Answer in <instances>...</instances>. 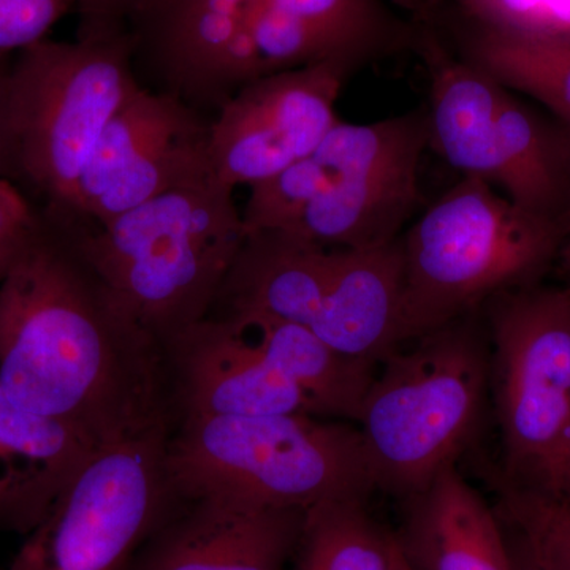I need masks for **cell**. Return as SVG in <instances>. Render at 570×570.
<instances>
[{
    "mask_svg": "<svg viewBox=\"0 0 570 570\" xmlns=\"http://www.w3.org/2000/svg\"><path fill=\"white\" fill-rule=\"evenodd\" d=\"M0 384L99 448L170 428L160 344L45 212L0 281Z\"/></svg>",
    "mask_w": 570,
    "mask_h": 570,
    "instance_id": "obj_1",
    "label": "cell"
},
{
    "mask_svg": "<svg viewBox=\"0 0 570 570\" xmlns=\"http://www.w3.org/2000/svg\"><path fill=\"white\" fill-rule=\"evenodd\" d=\"M59 219L119 306L160 347L208 317L246 236L234 189L214 176L104 224Z\"/></svg>",
    "mask_w": 570,
    "mask_h": 570,
    "instance_id": "obj_2",
    "label": "cell"
},
{
    "mask_svg": "<svg viewBox=\"0 0 570 570\" xmlns=\"http://www.w3.org/2000/svg\"><path fill=\"white\" fill-rule=\"evenodd\" d=\"M401 245L400 346L480 311L493 296L540 283L560 262L564 230L464 176L401 235Z\"/></svg>",
    "mask_w": 570,
    "mask_h": 570,
    "instance_id": "obj_3",
    "label": "cell"
},
{
    "mask_svg": "<svg viewBox=\"0 0 570 570\" xmlns=\"http://www.w3.org/2000/svg\"><path fill=\"white\" fill-rule=\"evenodd\" d=\"M382 360L360 409L374 489L406 499L456 464L490 393V343L479 311Z\"/></svg>",
    "mask_w": 570,
    "mask_h": 570,
    "instance_id": "obj_4",
    "label": "cell"
},
{
    "mask_svg": "<svg viewBox=\"0 0 570 570\" xmlns=\"http://www.w3.org/2000/svg\"><path fill=\"white\" fill-rule=\"evenodd\" d=\"M165 463L176 493L257 509L307 510L376 490L358 430L306 414L179 420Z\"/></svg>",
    "mask_w": 570,
    "mask_h": 570,
    "instance_id": "obj_5",
    "label": "cell"
},
{
    "mask_svg": "<svg viewBox=\"0 0 570 570\" xmlns=\"http://www.w3.org/2000/svg\"><path fill=\"white\" fill-rule=\"evenodd\" d=\"M134 56L132 33L108 29L41 40L11 62L18 175L45 198V213L70 216L100 135L140 89Z\"/></svg>",
    "mask_w": 570,
    "mask_h": 570,
    "instance_id": "obj_6",
    "label": "cell"
},
{
    "mask_svg": "<svg viewBox=\"0 0 570 570\" xmlns=\"http://www.w3.org/2000/svg\"><path fill=\"white\" fill-rule=\"evenodd\" d=\"M415 50L430 81V146L455 170L482 179L520 208L561 224L568 202V130L547 126L508 86L420 21Z\"/></svg>",
    "mask_w": 570,
    "mask_h": 570,
    "instance_id": "obj_7",
    "label": "cell"
},
{
    "mask_svg": "<svg viewBox=\"0 0 570 570\" xmlns=\"http://www.w3.org/2000/svg\"><path fill=\"white\" fill-rule=\"evenodd\" d=\"M168 430L97 449L22 535L7 570H129L174 504Z\"/></svg>",
    "mask_w": 570,
    "mask_h": 570,
    "instance_id": "obj_8",
    "label": "cell"
},
{
    "mask_svg": "<svg viewBox=\"0 0 570 570\" xmlns=\"http://www.w3.org/2000/svg\"><path fill=\"white\" fill-rule=\"evenodd\" d=\"M485 305L502 485L539 491L570 422L568 294L535 283Z\"/></svg>",
    "mask_w": 570,
    "mask_h": 570,
    "instance_id": "obj_9",
    "label": "cell"
},
{
    "mask_svg": "<svg viewBox=\"0 0 570 570\" xmlns=\"http://www.w3.org/2000/svg\"><path fill=\"white\" fill-rule=\"evenodd\" d=\"M322 142L330 181L283 230L325 249H373L400 238L420 202L426 110L371 124L337 121Z\"/></svg>",
    "mask_w": 570,
    "mask_h": 570,
    "instance_id": "obj_10",
    "label": "cell"
},
{
    "mask_svg": "<svg viewBox=\"0 0 570 570\" xmlns=\"http://www.w3.org/2000/svg\"><path fill=\"white\" fill-rule=\"evenodd\" d=\"M209 124L174 92L138 89L100 135L70 219L104 224L184 184L213 176Z\"/></svg>",
    "mask_w": 570,
    "mask_h": 570,
    "instance_id": "obj_11",
    "label": "cell"
},
{
    "mask_svg": "<svg viewBox=\"0 0 570 570\" xmlns=\"http://www.w3.org/2000/svg\"><path fill=\"white\" fill-rule=\"evenodd\" d=\"M355 67L328 59L264 75L232 94L209 124L212 174L224 186L273 178L336 126V100Z\"/></svg>",
    "mask_w": 570,
    "mask_h": 570,
    "instance_id": "obj_12",
    "label": "cell"
},
{
    "mask_svg": "<svg viewBox=\"0 0 570 570\" xmlns=\"http://www.w3.org/2000/svg\"><path fill=\"white\" fill-rule=\"evenodd\" d=\"M160 348L170 425L190 417L311 415L302 392L234 321L205 317Z\"/></svg>",
    "mask_w": 570,
    "mask_h": 570,
    "instance_id": "obj_13",
    "label": "cell"
},
{
    "mask_svg": "<svg viewBox=\"0 0 570 570\" xmlns=\"http://www.w3.org/2000/svg\"><path fill=\"white\" fill-rule=\"evenodd\" d=\"M305 512L175 491L129 570H288Z\"/></svg>",
    "mask_w": 570,
    "mask_h": 570,
    "instance_id": "obj_14",
    "label": "cell"
},
{
    "mask_svg": "<svg viewBox=\"0 0 570 570\" xmlns=\"http://www.w3.org/2000/svg\"><path fill=\"white\" fill-rule=\"evenodd\" d=\"M341 253L283 228L247 232L208 317L311 326L335 279Z\"/></svg>",
    "mask_w": 570,
    "mask_h": 570,
    "instance_id": "obj_15",
    "label": "cell"
},
{
    "mask_svg": "<svg viewBox=\"0 0 570 570\" xmlns=\"http://www.w3.org/2000/svg\"><path fill=\"white\" fill-rule=\"evenodd\" d=\"M401 502L403 519L393 534L412 569L513 570L497 509L469 485L456 464Z\"/></svg>",
    "mask_w": 570,
    "mask_h": 570,
    "instance_id": "obj_16",
    "label": "cell"
},
{
    "mask_svg": "<svg viewBox=\"0 0 570 570\" xmlns=\"http://www.w3.org/2000/svg\"><path fill=\"white\" fill-rule=\"evenodd\" d=\"M97 449L80 431L14 403L0 384V531L28 534Z\"/></svg>",
    "mask_w": 570,
    "mask_h": 570,
    "instance_id": "obj_17",
    "label": "cell"
},
{
    "mask_svg": "<svg viewBox=\"0 0 570 570\" xmlns=\"http://www.w3.org/2000/svg\"><path fill=\"white\" fill-rule=\"evenodd\" d=\"M401 236L389 245L343 250L335 279L309 328L340 354L381 363L400 347Z\"/></svg>",
    "mask_w": 570,
    "mask_h": 570,
    "instance_id": "obj_18",
    "label": "cell"
},
{
    "mask_svg": "<svg viewBox=\"0 0 570 570\" xmlns=\"http://www.w3.org/2000/svg\"><path fill=\"white\" fill-rule=\"evenodd\" d=\"M254 0H154L134 22L135 52L145 50L176 96H216L228 45L246 26Z\"/></svg>",
    "mask_w": 570,
    "mask_h": 570,
    "instance_id": "obj_19",
    "label": "cell"
},
{
    "mask_svg": "<svg viewBox=\"0 0 570 570\" xmlns=\"http://www.w3.org/2000/svg\"><path fill=\"white\" fill-rule=\"evenodd\" d=\"M228 321L242 325L265 358L302 392L311 415L356 422L376 363L340 354L306 325L265 318Z\"/></svg>",
    "mask_w": 570,
    "mask_h": 570,
    "instance_id": "obj_20",
    "label": "cell"
},
{
    "mask_svg": "<svg viewBox=\"0 0 570 570\" xmlns=\"http://www.w3.org/2000/svg\"><path fill=\"white\" fill-rule=\"evenodd\" d=\"M395 534L367 510V499H336L305 512L288 570H392Z\"/></svg>",
    "mask_w": 570,
    "mask_h": 570,
    "instance_id": "obj_21",
    "label": "cell"
},
{
    "mask_svg": "<svg viewBox=\"0 0 570 570\" xmlns=\"http://www.w3.org/2000/svg\"><path fill=\"white\" fill-rule=\"evenodd\" d=\"M456 51L509 89L546 105L570 129V48L450 29Z\"/></svg>",
    "mask_w": 570,
    "mask_h": 570,
    "instance_id": "obj_22",
    "label": "cell"
},
{
    "mask_svg": "<svg viewBox=\"0 0 570 570\" xmlns=\"http://www.w3.org/2000/svg\"><path fill=\"white\" fill-rule=\"evenodd\" d=\"M306 26L330 58L356 67L374 56L414 45L415 28L397 20L381 0H268Z\"/></svg>",
    "mask_w": 570,
    "mask_h": 570,
    "instance_id": "obj_23",
    "label": "cell"
},
{
    "mask_svg": "<svg viewBox=\"0 0 570 570\" xmlns=\"http://www.w3.org/2000/svg\"><path fill=\"white\" fill-rule=\"evenodd\" d=\"M453 10L450 29L570 48V0H439Z\"/></svg>",
    "mask_w": 570,
    "mask_h": 570,
    "instance_id": "obj_24",
    "label": "cell"
},
{
    "mask_svg": "<svg viewBox=\"0 0 570 570\" xmlns=\"http://www.w3.org/2000/svg\"><path fill=\"white\" fill-rule=\"evenodd\" d=\"M499 519L519 534L543 570H570V502L501 485Z\"/></svg>",
    "mask_w": 570,
    "mask_h": 570,
    "instance_id": "obj_25",
    "label": "cell"
},
{
    "mask_svg": "<svg viewBox=\"0 0 570 570\" xmlns=\"http://www.w3.org/2000/svg\"><path fill=\"white\" fill-rule=\"evenodd\" d=\"M246 24L265 75L333 59L303 22L276 9L268 0H254L247 7Z\"/></svg>",
    "mask_w": 570,
    "mask_h": 570,
    "instance_id": "obj_26",
    "label": "cell"
},
{
    "mask_svg": "<svg viewBox=\"0 0 570 570\" xmlns=\"http://www.w3.org/2000/svg\"><path fill=\"white\" fill-rule=\"evenodd\" d=\"M71 10L73 0H0V61L48 39Z\"/></svg>",
    "mask_w": 570,
    "mask_h": 570,
    "instance_id": "obj_27",
    "label": "cell"
},
{
    "mask_svg": "<svg viewBox=\"0 0 570 570\" xmlns=\"http://www.w3.org/2000/svg\"><path fill=\"white\" fill-rule=\"evenodd\" d=\"M154 0H73L75 10L80 14L82 31H108L127 29L145 13Z\"/></svg>",
    "mask_w": 570,
    "mask_h": 570,
    "instance_id": "obj_28",
    "label": "cell"
},
{
    "mask_svg": "<svg viewBox=\"0 0 570 570\" xmlns=\"http://www.w3.org/2000/svg\"><path fill=\"white\" fill-rule=\"evenodd\" d=\"M37 219L39 209L29 204L10 179L0 178V238L24 235Z\"/></svg>",
    "mask_w": 570,
    "mask_h": 570,
    "instance_id": "obj_29",
    "label": "cell"
},
{
    "mask_svg": "<svg viewBox=\"0 0 570 570\" xmlns=\"http://www.w3.org/2000/svg\"><path fill=\"white\" fill-rule=\"evenodd\" d=\"M10 75L9 59H2L0 61V178L3 179L20 176L18 175L13 126H11Z\"/></svg>",
    "mask_w": 570,
    "mask_h": 570,
    "instance_id": "obj_30",
    "label": "cell"
},
{
    "mask_svg": "<svg viewBox=\"0 0 570 570\" xmlns=\"http://www.w3.org/2000/svg\"><path fill=\"white\" fill-rule=\"evenodd\" d=\"M539 493L570 502V422L558 442Z\"/></svg>",
    "mask_w": 570,
    "mask_h": 570,
    "instance_id": "obj_31",
    "label": "cell"
},
{
    "mask_svg": "<svg viewBox=\"0 0 570 570\" xmlns=\"http://www.w3.org/2000/svg\"><path fill=\"white\" fill-rule=\"evenodd\" d=\"M505 534H508L510 554H512L513 570H543L542 566L535 561L534 554L528 549L524 540L520 538L515 532L510 531L505 528Z\"/></svg>",
    "mask_w": 570,
    "mask_h": 570,
    "instance_id": "obj_32",
    "label": "cell"
},
{
    "mask_svg": "<svg viewBox=\"0 0 570 570\" xmlns=\"http://www.w3.org/2000/svg\"><path fill=\"white\" fill-rule=\"evenodd\" d=\"M26 235H28V232L20 236H6V238H0V281H2L7 269H9L11 261H13L14 254H17L18 247H20Z\"/></svg>",
    "mask_w": 570,
    "mask_h": 570,
    "instance_id": "obj_33",
    "label": "cell"
},
{
    "mask_svg": "<svg viewBox=\"0 0 570 570\" xmlns=\"http://www.w3.org/2000/svg\"><path fill=\"white\" fill-rule=\"evenodd\" d=\"M568 130L569 141H570V129L564 127ZM562 230H564V246L562 249H570V175H569V190H568V202H566L564 214H562L561 219Z\"/></svg>",
    "mask_w": 570,
    "mask_h": 570,
    "instance_id": "obj_34",
    "label": "cell"
},
{
    "mask_svg": "<svg viewBox=\"0 0 570 570\" xmlns=\"http://www.w3.org/2000/svg\"><path fill=\"white\" fill-rule=\"evenodd\" d=\"M558 264L561 265L562 272H564L566 283L562 287L566 288L570 305V249L561 250L560 262H558Z\"/></svg>",
    "mask_w": 570,
    "mask_h": 570,
    "instance_id": "obj_35",
    "label": "cell"
},
{
    "mask_svg": "<svg viewBox=\"0 0 570 570\" xmlns=\"http://www.w3.org/2000/svg\"><path fill=\"white\" fill-rule=\"evenodd\" d=\"M392 570H414L411 568V564L406 561V558L403 557L400 549H397V543L395 539V551H393V562Z\"/></svg>",
    "mask_w": 570,
    "mask_h": 570,
    "instance_id": "obj_36",
    "label": "cell"
},
{
    "mask_svg": "<svg viewBox=\"0 0 570 570\" xmlns=\"http://www.w3.org/2000/svg\"><path fill=\"white\" fill-rule=\"evenodd\" d=\"M412 2H414V0H412ZM412 2H409V3H412Z\"/></svg>",
    "mask_w": 570,
    "mask_h": 570,
    "instance_id": "obj_37",
    "label": "cell"
}]
</instances>
